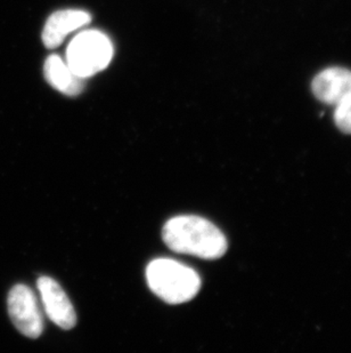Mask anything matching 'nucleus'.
<instances>
[{
  "label": "nucleus",
  "mask_w": 351,
  "mask_h": 353,
  "mask_svg": "<svg viewBox=\"0 0 351 353\" xmlns=\"http://www.w3.org/2000/svg\"><path fill=\"white\" fill-rule=\"evenodd\" d=\"M163 241L176 253L204 260H218L228 247L225 234L203 217L182 215L170 219L162 230Z\"/></svg>",
  "instance_id": "f257e3e1"
},
{
  "label": "nucleus",
  "mask_w": 351,
  "mask_h": 353,
  "mask_svg": "<svg viewBox=\"0 0 351 353\" xmlns=\"http://www.w3.org/2000/svg\"><path fill=\"white\" fill-rule=\"evenodd\" d=\"M149 290L168 304L192 301L201 290V276L185 264L171 259H156L147 265Z\"/></svg>",
  "instance_id": "f03ea898"
},
{
  "label": "nucleus",
  "mask_w": 351,
  "mask_h": 353,
  "mask_svg": "<svg viewBox=\"0 0 351 353\" xmlns=\"http://www.w3.org/2000/svg\"><path fill=\"white\" fill-rule=\"evenodd\" d=\"M111 40L100 31H83L67 47V63L79 77L86 79L104 70L112 60Z\"/></svg>",
  "instance_id": "7ed1b4c3"
},
{
  "label": "nucleus",
  "mask_w": 351,
  "mask_h": 353,
  "mask_svg": "<svg viewBox=\"0 0 351 353\" xmlns=\"http://www.w3.org/2000/svg\"><path fill=\"white\" fill-rule=\"evenodd\" d=\"M10 319L24 336L38 339L43 334V320L39 303L30 287L17 285L8 295Z\"/></svg>",
  "instance_id": "20e7f679"
},
{
  "label": "nucleus",
  "mask_w": 351,
  "mask_h": 353,
  "mask_svg": "<svg viewBox=\"0 0 351 353\" xmlns=\"http://www.w3.org/2000/svg\"><path fill=\"white\" fill-rule=\"evenodd\" d=\"M36 287L48 318L62 330H71L76 326V311L60 283L50 276H40Z\"/></svg>",
  "instance_id": "39448f33"
},
{
  "label": "nucleus",
  "mask_w": 351,
  "mask_h": 353,
  "mask_svg": "<svg viewBox=\"0 0 351 353\" xmlns=\"http://www.w3.org/2000/svg\"><path fill=\"white\" fill-rule=\"evenodd\" d=\"M312 93L318 100L331 105L341 103L351 97V71L342 68H330L316 76Z\"/></svg>",
  "instance_id": "423d86ee"
},
{
  "label": "nucleus",
  "mask_w": 351,
  "mask_h": 353,
  "mask_svg": "<svg viewBox=\"0 0 351 353\" xmlns=\"http://www.w3.org/2000/svg\"><path fill=\"white\" fill-rule=\"evenodd\" d=\"M92 21L89 14L79 10H58L50 15L43 30V41L48 48H56L67 34Z\"/></svg>",
  "instance_id": "0eeeda50"
},
{
  "label": "nucleus",
  "mask_w": 351,
  "mask_h": 353,
  "mask_svg": "<svg viewBox=\"0 0 351 353\" xmlns=\"http://www.w3.org/2000/svg\"><path fill=\"white\" fill-rule=\"evenodd\" d=\"M43 74L50 86L69 97L79 95L85 87V79L74 74L67 62L57 55H50L47 59Z\"/></svg>",
  "instance_id": "6e6552de"
},
{
  "label": "nucleus",
  "mask_w": 351,
  "mask_h": 353,
  "mask_svg": "<svg viewBox=\"0 0 351 353\" xmlns=\"http://www.w3.org/2000/svg\"><path fill=\"white\" fill-rule=\"evenodd\" d=\"M334 121L339 130L351 134V97L335 105Z\"/></svg>",
  "instance_id": "1a4fd4ad"
}]
</instances>
